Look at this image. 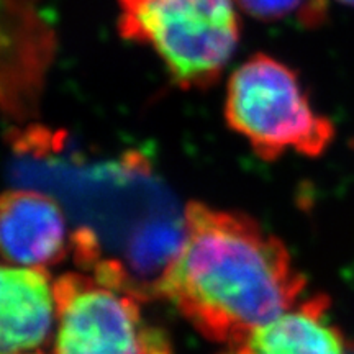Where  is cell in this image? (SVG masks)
<instances>
[{"label": "cell", "mask_w": 354, "mask_h": 354, "mask_svg": "<svg viewBox=\"0 0 354 354\" xmlns=\"http://www.w3.org/2000/svg\"><path fill=\"white\" fill-rule=\"evenodd\" d=\"M328 299L317 295L261 326L230 354H346L331 323Z\"/></svg>", "instance_id": "cell-8"}, {"label": "cell", "mask_w": 354, "mask_h": 354, "mask_svg": "<svg viewBox=\"0 0 354 354\" xmlns=\"http://www.w3.org/2000/svg\"><path fill=\"white\" fill-rule=\"evenodd\" d=\"M305 277L284 243L240 212L189 202L183 240L151 292L194 328L238 346L299 302Z\"/></svg>", "instance_id": "cell-1"}, {"label": "cell", "mask_w": 354, "mask_h": 354, "mask_svg": "<svg viewBox=\"0 0 354 354\" xmlns=\"http://www.w3.org/2000/svg\"><path fill=\"white\" fill-rule=\"evenodd\" d=\"M118 33L149 48L180 88L218 82L236 51L234 0H118Z\"/></svg>", "instance_id": "cell-3"}, {"label": "cell", "mask_w": 354, "mask_h": 354, "mask_svg": "<svg viewBox=\"0 0 354 354\" xmlns=\"http://www.w3.org/2000/svg\"><path fill=\"white\" fill-rule=\"evenodd\" d=\"M225 120L264 161H276L287 151L317 158L336 133L330 118L310 105L297 74L263 53L230 76Z\"/></svg>", "instance_id": "cell-4"}, {"label": "cell", "mask_w": 354, "mask_h": 354, "mask_svg": "<svg viewBox=\"0 0 354 354\" xmlns=\"http://www.w3.org/2000/svg\"><path fill=\"white\" fill-rule=\"evenodd\" d=\"M236 7L261 21L295 20L302 26L315 28L328 12V0H234Z\"/></svg>", "instance_id": "cell-9"}, {"label": "cell", "mask_w": 354, "mask_h": 354, "mask_svg": "<svg viewBox=\"0 0 354 354\" xmlns=\"http://www.w3.org/2000/svg\"><path fill=\"white\" fill-rule=\"evenodd\" d=\"M0 354H41V353H0Z\"/></svg>", "instance_id": "cell-11"}, {"label": "cell", "mask_w": 354, "mask_h": 354, "mask_svg": "<svg viewBox=\"0 0 354 354\" xmlns=\"http://www.w3.org/2000/svg\"><path fill=\"white\" fill-rule=\"evenodd\" d=\"M53 44L35 0H0V109L17 122L37 110Z\"/></svg>", "instance_id": "cell-5"}, {"label": "cell", "mask_w": 354, "mask_h": 354, "mask_svg": "<svg viewBox=\"0 0 354 354\" xmlns=\"http://www.w3.org/2000/svg\"><path fill=\"white\" fill-rule=\"evenodd\" d=\"M55 310L46 269L0 264V353H26L43 344Z\"/></svg>", "instance_id": "cell-7"}, {"label": "cell", "mask_w": 354, "mask_h": 354, "mask_svg": "<svg viewBox=\"0 0 354 354\" xmlns=\"http://www.w3.org/2000/svg\"><path fill=\"white\" fill-rule=\"evenodd\" d=\"M336 2H342V3H346V6L354 7V0H336Z\"/></svg>", "instance_id": "cell-10"}, {"label": "cell", "mask_w": 354, "mask_h": 354, "mask_svg": "<svg viewBox=\"0 0 354 354\" xmlns=\"http://www.w3.org/2000/svg\"><path fill=\"white\" fill-rule=\"evenodd\" d=\"M69 243L63 209L48 194L13 189L0 196V258L12 266L59 264Z\"/></svg>", "instance_id": "cell-6"}, {"label": "cell", "mask_w": 354, "mask_h": 354, "mask_svg": "<svg viewBox=\"0 0 354 354\" xmlns=\"http://www.w3.org/2000/svg\"><path fill=\"white\" fill-rule=\"evenodd\" d=\"M73 250L84 272L63 274L53 282V354H174L166 330L141 312L148 290L120 263L102 258L91 232L81 230Z\"/></svg>", "instance_id": "cell-2"}]
</instances>
